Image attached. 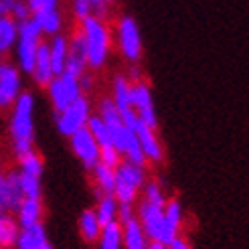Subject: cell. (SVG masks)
I'll return each instance as SVG.
<instances>
[{
    "label": "cell",
    "mask_w": 249,
    "mask_h": 249,
    "mask_svg": "<svg viewBox=\"0 0 249 249\" xmlns=\"http://www.w3.org/2000/svg\"><path fill=\"white\" fill-rule=\"evenodd\" d=\"M43 41H45V36L41 29L36 27L35 18H29L18 24V39H17L15 49H12V59H15V63L18 65V69L24 75H31L36 53H39V47Z\"/></svg>",
    "instance_id": "cell-5"
},
{
    "label": "cell",
    "mask_w": 249,
    "mask_h": 249,
    "mask_svg": "<svg viewBox=\"0 0 249 249\" xmlns=\"http://www.w3.org/2000/svg\"><path fill=\"white\" fill-rule=\"evenodd\" d=\"M69 8L73 22H81L83 18L93 15V0H69Z\"/></svg>",
    "instance_id": "cell-33"
},
{
    "label": "cell",
    "mask_w": 249,
    "mask_h": 249,
    "mask_svg": "<svg viewBox=\"0 0 249 249\" xmlns=\"http://www.w3.org/2000/svg\"><path fill=\"white\" fill-rule=\"evenodd\" d=\"M111 33H114V45L118 49L120 59L126 65H140L144 43L136 18L122 12V15H118L116 22L111 24Z\"/></svg>",
    "instance_id": "cell-3"
},
{
    "label": "cell",
    "mask_w": 249,
    "mask_h": 249,
    "mask_svg": "<svg viewBox=\"0 0 249 249\" xmlns=\"http://www.w3.org/2000/svg\"><path fill=\"white\" fill-rule=\"evenodd\" d=\"M77 231H79L81 241L87 243V245H95L99 241V237H102V231H104V225L99 223L93 207L81 211V215L77 219Z\"/></svg>",
    "instance_id": "cell-21"
},
{
    "label": "cell",
    "mask_w": 249,
    "mask_h": 249,
    "mask_svg": "<svg viewBox=\"0 0 249 249\" xmlns=\"http://www.w3.org/2000/svg\"><path fill=\"white\" fill-rule=\"evenodd\" d=\"M33 18L36 22V27L41 29L45 39L55 36V35L65 31V17H63L61 2H53V4H47V6L39 8V10H35Z\"/></svg>",
    "instance_id": "cell-16"
},
{
    "label": "cell",
    "mask_w": 249,
    "mask_h": 249,
    "mask_svg": "<svg viewBox=\"0 0 249 249\" xmlns=\"http://www.w3.org/2000/svg\"><path fill=\"white\" fill-rule=\"evenodd\" d=\"M20 177V186L24 196L29 198H43V172H45V158L39 150H33L15 160Z\"/></svg>",
    "instance_id": "cell-9"
},
{
    "label": "cell",
    "mask_w": 249,
    "mask_h": 249,
    "mask_svg": "<svg viewBox=\"0 0 249 249\" xmlns=\"http://www.w3.org/2000/svg\"><path fill=\"white\" fill-rule=\"evenodd\" d=\"M132 107L136 111L138 122L146 124V126H150V128H158L154 95H152V89H150V83H148L146 79L132 83Z\"/></svg>",
    "instance_id": "cell-13"
},
{
    "label": "cell",
    "mask_w": 249,
    "mask_h": 249,
    "mask_svg": "<svg viewBox=\"0 0 249 249\" xmlns=\"http://www.w3.org/2000/svg\"><path fill=\"white\" fill-rule=\"evenodd\" d=\"M95 215L99 219V223L106 227L109 223H116L118 215H120V203L114 195H102V196H95Z\"/></svg>",
    "instance_id": "cell-27"
},
{
    "label": "cell",
    "mask_w": 249,
    "mask_h": 249,
    "mask_svg": "<svg viewBox=\"0 0 249 249\" xmlns=\"http://www.w3.org/2000/svg\"><path fill=\"white\" fill-rule=\"evenodd\" d=\"M95 249H122V225L120 221L104 227L102 237L95 243Z\"/></svg>",
    "instance_id": "cell-30"
},
{
    "label": "cell",
    "mask_w": 249,
    "mask_h": 249,
    "mask_svg": "<svg viewBox=\"0 0 249 249\" xmlns=\"http://www.w3.org/2000/svg\"><path fill=\"white\" fill-rule=\"evenodd\" d=\"M67 140H69V148H71L73 156L77 158V162L83 166V170L91 172L99 164V144L91 136V132L87 128H83Z\"/></svg>",
    "instance_id": "cell-12"
},
{
    "label": "cell",
    "mask_w": 249,
    "mask_h": 249,
    "mask_svg": "<svg viewBox=\"0 0 249 249\" xmlns=\"http://www.w3.org/2000/svg\"><path fill=\"white\" fill-rule=\"evenodd\" d=\"M15 0H0V15H10V8Z\"/></svg>",
    "instance_id": "cell-39"
},
{
    "label": "cell",
    "mask_w": 249,
    "mask_h": 249,
    "mask_svg": "<svg viewBox=\"0 0 249 249\" xmlns=\"http://www.w3.org/2000/svg\"><path fill=\"white\" fill-rule=\"evenodd\" d=\"M6 213H8V211H6L2 205H0V217H2V215H6Z\"/></svg>",
    "instance_id": "cell-43"
},
{
    "label": "cell",
    "mask_w": 249,
    "mask_h": 249,
    "mask_svg": "<svg viewBox=\"0 0 249 249\" xmlns=\"http://www.w3.org/2000/svg\"><path fill=\"white\" fill-rule=\"evenodd\" d=\"M4 168H6V164H4V158H2V154H0V178H2V172H4Z\"/></svg>",
    "instance_id": "cell-42"
},
{
    "label": "cell",
    "mask_w": 249,
    "mask_h": 249,
    "mask_svg": "<svg viewBox=\"0 0 249 249\" xmlns=\"http://www.w3.org/2000/svg\"><path fill=\"white\" fill-rule=\"evenodd\" d=\"M89 69L87 65V51H85V41L77 29V24L73 22L69 29V55H67V67L65 71H71L75 75H81L83 71Z\"/></svg>",
    "instance_id": "cell-17"
},
{
    "label": "cell",
    "mask_w": 249,
    "mask_h": 249,
    "mask_svg": "<svg viewBox=\"0 0 249 249\" xmlns=\"http://www.w3.org/2000/svg\"><path fill=\"white\" fill-rule=\"evenodd\" d=\"M164 217L166 223L174 235H180L184 227V207L177 196H168V201L164 205Z\"/></svg>",
    "instance_id": "cell-29"
},
{
    "label": "cell",
    "mask_w": 249,
    "mask_h": 249,
    "mask_svg": "<svg viewBox=\"0 0 249 249\" xmlns=\"http://www.w3.org/2000/svg\"><path fill=\"white\" fill-rule=\"evenodd\" d=\"M118 2H120V0H102V4H104L107 10H114V8L118 6Z\"/></svg>",
    "instance_id": "cell-40"
},
{
    "label": "cell",
    "mask_w": 249,
    "mask_h": 249,
    "mask_svg": "<svg viewBox=\"0 0 249 249\" xmlns=\"http://www.w3.org/2000/svg\"><path fill=\"white\" fill-rule=\"evenodd\" d=\"M89 174V182H91V189L95 196H102V195H114V186H116V170L109 168L106 164L99 162Z\"/></svg>",
    "instance_id": "cell-23"
},
{
    "label": "cell",
    "mask_w": 249,
    "mask_h": 249,
    "mask_svg": "<svg viewBox=\"0 0 249 249\" xmlns=\"http://www.w3.org/2000/svg\"><path fill=\"white\" fill-rule=\"evenodd\" d=\"M93 111L107 124V128H116L118 124H122V116H120L114 99H111V95L107 91L93 99Z\"/></svg>",
    "instance_id": "cell-26"
},
{
    "label": "cell",
    "mask_w": 249,
    "mask_h": 249,
    "mask_svg": "<svg viewBox=\"0 0 249 249\" xmlns=\"http://www.w3.org/2000/svg\"><path fill=\"white\" fill-rule=\"evenodd\" d=\"M107 93L111 95V99H114V104L122 116V122L134 130L138 126V118H136V111L132 107V81L126 77V73L118 71L111 75Z\"/></svg>",
    "instance_id": "cell-11"
},
{
    "label": "cell",
    "mask_w": 249,
    "mask_h": 249,
    "mask_svg": "<svg viewBox=\"0 0 249 249\" xmlns=\"http://www.w3.org/2000/svg\"><path fill=\"white\" fill-rule=\"evenodd\" d=\"M75 24L85 41L87 65L95 73L104 71L111 57V49H114V33H111L109 20L97 15H91Z\"/></svg>",
    "instance_id": "cell-2"
},
{
    "label": "cell",
    "mask_w": 249,
    "mask_h": 249,
    "mask_svg": "<svg viewBox=\"0 0 249 249\" xmlns=\"http://www.w3.org/2000/svg\"><path fill=\"white\" fill-rule=\"evenodd\" d=\"M134 132L140 140V148L144 152L148 166L162 164L164 162V146H162V140H160V136H158V128H150V126H146V124L138 122V126L134 128Z\"/></svg>",
    "instance_id": "cell-15"
},
{
    "label": "cell",
    "mask_w": 249,
    "mask_h": 249,
    "mask_svg": "<svg viewBox=\"0 0 249 249\" xmlns=\"http://www.w3.org/2000/svg\"><path fill=\"white\" fill-rule=\"evenodd\" d=\"M57 75L55 69H53V63H51V55H49V45H47V39L41 43L39 47V53H36V59H35V67L31 71V81L39 87V89H45V87L53 81V77Z\"/></svg>",
    "instance_id": "cell-18"
},
{
    "label": "cell",
    "mask_w": 249,
    "mask_h": 249,
    "mask_svg": "<svg viewBox=\"0 0 249 249\" xmlns=\"http://www.w3.org/2000/svg\"><path fill=\"white\" fill-rule=\"evenodd\" d=\"M20 225L12 213L0 217V249H17Z\"/></svg>",
    "instance_id": "cell-28"
},
{
    "label": "cell",
    "mask_w": 249,
    "mask_h": 249,
    "mask_svg": "<svg viewBox=\"0 0 249 249\" xmlns=\"http://www.w3.org/2000/svg\"><path fill=\"white\" fill-rule=\"evenodd\" d=\"M24 193L20 186V177L17 164H6L2 178H0V205H2L8 213L15 215L18 205L22 203Z\"/></svg>",
    "instance_id": "cell-14"
},
{
    "label": "cell",
    "mask_w": 249,
    "mask_h": 249,
    "mask_svg": "<svg viewBox=\"0 0 249 249\" xmlns=\"http://www.w3.org/2000/svg\"><path fill=\"white\" fill-rule=\"evenodd\" d=\"M18 39V22L10 15H0V57H10Z\"/></svg>",
    "instance_id": "cell-25"
},
{
    "label": "cell",
    "mask_w": 249,
    "mask_h": 249,
    "mask_svg": "<svg viewBox=\"0 0 249 249\" xmlns=\"http://www.w3.org/2000/svg\"><path fill=\"white\" fill-rule=\"evenodd\" d=\"M8 118V144L12 158H20L29 154L35 148L36 134H35V95L24 89L20 97L15 102L6 114Z\"/></svg>",
    "instance_id": "cell-1"
},
{
    "label": "cell",
    "mask_w": 249,
    "mask_h": 249,
    "mask_svg": "<svg viewBox=\"0 0 249 249\" xmlns=\"http://www.w3.org/2000/svg\"><path fill=\"white\" fill-rule=\"evenodd\" d=\"M53 2H61V0H27V4L31 6L33 12L43 8V6H47V4H53Z\"/></svg>",
    "instance_id": "cell-38"
},
{
    "label": "cell",
    "mask_w": 249,
    "mask_h": 249,
    "mask_svg": "<svg viewBox=\"0 0 249 249\" xmlns=\"http://www.w3.org/2000/svg\"><path fill=\"white\" fill-rule=\"evenodd\" d=\"M24 91V73L12 57H0V116H6Z\"/></svg>",
    "instance_id": "cell-8"
},
{
    "label": "cell",
    "mask_w": 249,
    "mask_h": 249,
    "mask_svg": "<svg viewBox=\"0 0 249 249\" xmlns=\"http://www.w3.org/2000/svg\"><path fill=\"white\" fill-rule=\"evenodd\" d=\"M15 217L18 221L20 229L39 225V223H45V203H43V198H29V196H24L22 203L17 209Z\"/></svg>",
    "instance_id": "cell-20"
},
{
    "label": "cell",
    "mask_w": 249,
    "mask_h": 249,
    "mask_svg": "<svg viewBox=\"0 0 249 249\" xmlns=\"http://www.w3.org/2000/svg\"><path fill=\"white\" fill-rule=\"evenodd\" d=\"M55 116V126L63 138H71L75 132L87 128V122L93 116V95L81 93L71 106L61 109Z\"/></svg>",
    "instance_id": "cell-7"
},
{
    "label": "cell",
    "mask_w": 249,
    "mask_h": 249,
    "mask_svg": "<svg viewBox=\"0 0 249 249\" xmlns=\"http://www.w3.org/2000/svg\"><path fill=\"white\" fill-rule=\"evenodd\" d=\"M168 249H193V245H191V241L180 233L178 237H174V239L168 243Z\"/></svg>",
    "instance_id": "cell-36"
},
{
    "label": "cell",
    "mask_w": 249,
    "mask_h": 249,
    "mask_svg": "<svg viewBox=\"0 0 249 249\" xmlns=\"http://www.w3.org/2000/svg\"><path fill=\"white\" fill-rule=\"evenodd\" d=\"M97 75L99 73H95L91 69L83 71L79 75V85H81V91L85 95H95V91H97Z\"/></svg>",
    "instance_id": "cell-34"
},
{
    "label": "cell",
    "mask_w": 249,
    "mask_h": 249,
    "mask_svg": "<svg viewBox=\"0 0 249 249\" xmlns=\"http://www.w3.org/2000/svg\"><path fill=\"white\" fill-rule=\"evenodd\" d=\"M148 249H168V245L166 243H158V241H150Z\"/></svg>",
    "instance_id": "cell-41"
},
{
    "label": "cell",
    "mask_w": 249,
    "mask_h": 249,
    "mask_svg": "<svg viewBox=\"0 0 249 249\" xmlns=\"http://www.w3.org/2000/svg\"><path fill=\"white\" fill-rule=\"evenodd\" d=\"M17 249H53L51 241H49V237H47L45 223L20 229Z\"/></svg>",
    "instance_id": "cell-22"
},
{
    "label": "cell",
    "mask_w": 249,
    "mask_h": 249,
    "mask_svg": "<svg viewBox=\"0 0 249 249\" xmlns=\"http://www.w3.org/2000/svg\"><path fill=\"white\" fill-rule=\"evenodd\" d=\"M10 17L15 18L18 24L33 18V10L27 4V0H15V4H12V8H10Z\"/></svg>",
    "instance_id": "cell-35"
},
{
    "label": "cell",
    "mask_w": 249,
    "mask_h": 249,
    "mask_svg": "<svg viewBox=\"0 0 249 249\" xmlns=\"http://www.w3.org/2000/svg\"><path fill=\"white\" fill-rule=\"evenodd\" d=\"M93 15H97V17H102V18H107V20H109L111 10H107V8L102 4V0H93Z\"/></svg>",
    "instance_id": "cell-37"
},
{
    "label": "cell",
    "mask_w": 249,
    "mask_h": 249,
    "mask_svg": "<svg viewBox=\"0 0 249 249\" xmlns=\"http://www.w3.org/2000/svg\"><path fill=\"white\" fill-rule=\"evenodd\" d=\"M45 93H47L49 106H51L53 114H59L61 109L71 106L83 93L81 85H79V75H75V73H71V71L57 73L53 81L45 87Z\"/></svg>",
    "instance_id": "cell-10"
},
{
    "label": "cell",
    "mask_w": 249,
    "mask_h": 249,
    "mask_svg": "<svg viewBox=\"0 0 249 249\" xmlns=\"http://www.w3.org/2000/svg\"><path fill=\"white\" fill-rule=\"evenodd\" d=\"M124 156L120 154V150H116L114 144H107V146H99V162L109 166V168H118L122 164Z\"/></svg>",
    "instance_id": "cell-32"
},
{
    "label": "cell",
    "mask_w": 249,
    "mask_h": 249,
    "mask_svg": "<svg viewBox=\"0 0 249 249\" xmlns=\"http://www.w3.org/2000/svg\"><path fill=\"white\" fill-rule=\"evenodd\" d=\"M49 55H51V63L55 73H63L67 67V55H69V33H59L55 36L47 39Z\"/></svg>",
    "instance_id": "cell-24"
},
{
    "label": "cell",
    "mask_w": 249,
    "mask_h": 249,
    "mask_svg": "<svg viewBox=\"0 0 249 249\" xmlns=\"http://www.w3.org/2000/svg\"><path fill=\"white\" fill-rule=\"evenodd\" d=\"M122 225V249H148L150 239L140 225L138 217H130L120 223Z\"/></svg>",
    "instance_id": "cell-19"
},
{
    "label": "cell",
    "mask_w": 249,
    "mask_h": 249,
    "mask_svg": "<svg viewBox=\"0 0 249 249\" xmlns=\"http://www.w3.org/2000/svg\"><path fill=\"white\" fill-rule=\"evenodd\" d=\"M148 178H150V172H148L146 164L122 160V164L116 168V186H114V196L118 198V203L120 205L138 203Z\"/></svg>",
    "instance_id": "cell-4"
},
{
    "label": "cell",
    "mask_w": 249,
    "mask_h": 249,
    "mask_svg": "<svg viewBox=\"0 0 249 249\" xmlns=\"http://www.w3.org/2000/svg\"><path fill=\"white\" fill-rule=\"evenodd\" d=\"M136 217H138L140 225L144 227L148 239L150 241H158V243H170L174 235L166 223V217H164V205H158V203H152V201H146V198H138L136 203Z\"/></svg>",
    "instance_id": "cell-6"
},
{
    "label": "cell",
    "mask_w": 249,
    "mask_h": 249,
    "mask_svg": "<svg viewBox=\"0 0 249 249\" xmlns=\"http://www.w3.org/2000/svg\"><path fill=\"white\" fill-rule=\"evenodd\" d=\"M87 130L91 132V136L97 140L99 146H107L111 144V134H109V128H107V124L99 118L95 111H93V116L89 118V122H87Z\"/></svg>",
    "instance_id": "cell-31"
}]
</instances>
